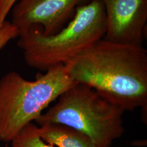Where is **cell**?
I'll return each mask as SVG.
<instances>
[{"label":"cell","mask_w":147,"mask_h":147,"mask_svg":"<svg viewBox=\"0 0 147 147\" xmlns=\"http://www.w3.org/2000/svg\"><path fill=\"white\" fill-rule=\"evenodd\" d=\"M106 16L100 0H89L76 9L69 23L56 34L46 36L38 26L19 35L18 47L30 67L46 71L65 65L104 38Z\"/></svg>","instance_id":"7a4b0ae2"},{"label":"cell","mask_w":147,"mask_h":147,"mask_svg":"<svg viewBox=\"0 0 147 147\" xmlns=\"http://www.w3.org/2000/svg\"><path fill=\"white\" fill-rule=\"evenodd\" d=\"M106 16L104 39L114 43L142 45L147 22V0H100Z\"/></svg>","instance_id":"8992f818"},{"label":"cell","mask_w":147,"mask_h":147,"mask_svg":"<svg viewBox=\"0 0 147 147\" xmlns=\"http://www.w3.org/2000/svg\"><path fill=\"white\" fill-rule=\"evenodd\" d=\"M19 36L18 29L10 21H5L0 25V51L9 42Z\"/></svg>","instance_id":"9c48e42d"},{"label":"cell","mask_w":147,"mask_h":147,"mask_svg":"<svg viewBox=\"0 0 147 147\" xmlns=\"http://www.w3.org/2000/svg\"><path fill=\"white\" fill-rule=\"evenodd\" d=\"M89 0H18L12 8L10 22L19 35L32 26L50 36L61 30L76 14V9Z\"/></svg>","instance_id":"5b68a950"},{"label":"cell","mask_w":147,"mask_h":147,"mask_svg":"<svg viewBox=\"0 0 147 147\" xmlns=\"http://www.w3.org/2000/svg\"><path fill=\"white\" fill-rule=\"evenodd\" d=\"M73 81L83 84L123 108L147 105V51L142 45L100 40L65 64Z\"/></svg>","instance_id":"6da1fadb"},{"label":"cell","mask_w":147,"mask_h":147,"mask_svg":"<svg viewBox=\"0 0 147 147\" xmlns=\"http://www.w3.org/2000/svg\"><path fill=\"white\" fill-rule=\"evenodd\" d=\"M38 131L45 142L53 146L97 147L87 135L63 125H43L38 127Z\"/></svg>","instance_id":"52a82bcc"},{"label":"cell","mask_w":147,"mask_h":147,"mask_svg":"<svg viewBox=\"0 0 147 147\" xmlns=\"http://www.w3.org/2000/svg\"><path fill=\"white\" fill-rule=\"evenodd\" d=\"M125 110L83 84L76 83L36 119L40 126L61 124L87 135L97 147H110L124 133Z\"/></svg>","instance_id":"277c9868"},{"label":"cell","mask_w":147,"mask_h":147,"mask_svg":"<svg viewBox=\"0 0 147 147\" xmlns=\"http://www.w3.org/2000/svg\"><path fill=\"white\" fill-rule=\"evenodd\" d=\"M38 127L33 123L25 125L12 140V147H54L40 137Z\"/></svg>","instance_id":"ba28073f"},{"label":"cell","mask_w":147,"mask_h":147,"mask_svg":"<svg viewBox=\"0 0 147 147\" xmlns=\"http://www.w3.org/2000/svg\"><path fill=\"white\" fill-rule=\"evenodd\" d=\"M27 80L10 71L0 79V141L10 142L25 125L76 82L65 65H59Z\"/></svg>","instance_id":"3957f363"},{"label":"cell","mask_w":147,"mask_h":147,"mask_svg":"<svg viewBox=\"0 0 147 147\" xmlns=\"http://www.w3.org/2000/svg\"><path fill=\"white\" fill-rule=\"evenodd\" d=\"M18 0H0V25L6 21V17Z\"/></svg>","instance_id":"30bf717a"}]
</instances>
